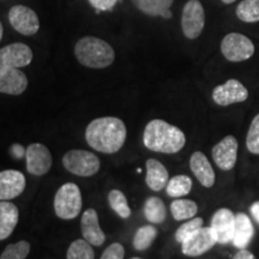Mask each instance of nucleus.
<instances>
[{
	"label": "nucleus",
	"mask_w": 259,
	"mask_h": 259,
	"mask_svg": "<svg viewBox=\"0 0 259 259\" xmlns=\"http://www.w3.org/2000/svg\"><path fill=\"white\" fill-rule=\"evenodd\" d=\"M126 136L125 122L115 116L94 119L85 130V141L89 147L103 154L118 153L125 144Z\"/></svg>",
	"instance_id": "obj_1"
},
{
	"label": "nucleus",
	"mask_w": 259,
	"mask_h": 259,
	"mask_svg": "<svg viewBox=\"0 0 259 259\" xmlns=\"http://www.w3.org/2000/svg\"><path fill=\"white\" fill-rule=\"evenodd\" d=\"M143 143L145 148L155 153L177 154L185 147L186 136L177 126L162 119H154L145 126Z\"/></svg>",
	"instance_id": "obj_2"
},
{
	"label": "nucleus",
	"mask_w": 259,
	"mask_h": 259,
	"mask_svg": "<svg viewBox=\"0 0 259 259\" xmlns=\"http://www.w3.org/2000/svg\"><path fill=\"white\" fill-rule=\"evenodd\" d=\"M74 56L83 66L89 69H106L114 63V50L108 42L95 36H85L77 41Z\"/></svg>",
	"instance_id": "obj_3"
},
{
	"label": "nucleus",
	"mask_w": 259,
	"mask_h": 259,
	"mask_svg": "<svg viewBox=\"0 0 259 259\" xmlns=\"http://www.w3.org/2000/svg\"><path fill=\"white\" fill-rule=\"evenodd\" d=\"M54 211L61 220L76 219L82 210L83 200L79 187L73 183H66L59 187L54 197Z\"/></svg>",
	"instance_id": "obj_4"
},
{
	"label": "nucleus",
	"mask_w": 259,
	"mask_h": 259,
	"mask_svg": "<svg viewBox=\"0 0 259 259\" xmlns=\"http://www.w3.org/2000/svg\"><path fill=\"white\" fill-rule=\"evenodd\" d=\"M64 168L71 174L78 177H93L95 176L101 167L100 158L95 154L83 149H72L67 151L63 157Z\"/></svg>",
	"instance_id": "obj_5"
},
{
	"label": "nucleus",
	"mask_w": 259,
	"mask_h": 259,
	"mask_svg": "<svg viewBox=\"0 0 259 259\" xmlns=\"http://www.w3.org/2000/svg\"><path fill=\"white\" fill-rule=\"evenodd\" d=\"M223 57L232 63H240L248 60L254 54V45L245 35L239 32H229L221 42Z\"/></svg>",
	"instance_id": "obj_6"
},
{
	"label": "nucleus",
	"mask_w": 259,
	"mask_h": 259,
	"mask_svg": "<svg viewBox=\"0 0 259 259\" xmlns=\"http://www.w3.org/2000/svg\"><path fill=\"white\" fill-rule=\"evenodd\" d=\"M205 25V11L199 0H189L183 9L181 28L184 35L194 40L202 34Z\"/></svg>",
	"instance_id": "obj_7"
},
{
	"label": "nucleus",
	"mask_w": 259,
	"mask_h": 259,
	"mask_svg": "<svg viewBox=\"0 0 259 259\" xmlns=\"http://www.w3.org/2000/svg\"><path fill=\"white\" fill-rule=\"evenodd\" d=\"M10 24L16 31L25 36L36 34L40 29V21L34 10L24 5H15L9 11Z\"/></svg>",
	"instance_id": "obj_8"
},
{
	"label": "nucleus",
	"mask_w": 259,
	"mask_h": 259,
	"mask_svg": "<svg viewBox=\"0 0 259 259\" xmlns=\"http://www.w3.org/2000/svg\"><path fill=\"white\" fill-rule=\"evenodd\" d=\"M25 161H27L28 173L35 177H42L50 171L53 163V157L46 145L32 143L25 150Z\"/></svg>",
	"instance_id": "obj_9"
},
{
	"label": "nucleus",
	"mask_w": 259,
	"mask_h": 259,
	"mask_svg": "<svg viewBox=\"0 0 259 259\" xmlns=\"http://www.w3.org/2000/svg\"><path fill=\"white\" fill-rule=\"evenodd\" d=\"M216 244L218 241L211 228L202 227L181 244V251L184 254L190 255V257H198L211 250Z\"/></svg>",
	"instance_id": "obj_10"
},
{
	"label": "nucleus",
	"mask_w": 259,
	"mask_h": 259,
	"mask_svg": "<svg viewBox=\"0 0 259 259\" xmlns=\"http://www.w3.org/2000/svg\"><path fill=\"white\" fill-rule=\"evenodd\" d=\"M210 228L220 245L232 242L235 231V213L227 208H221L213 213Z\"/></svg>",
	"instance_id": "obj_11"
},
{
	"label": "nucleus",
	"mask_w": 259,
	"mask_h": 259,
	"mask_svg": "<svg viewBox=\"0 0 259 259\" xmlns=\"http://www.w3.org/2000/svg\"><path fill=\"white\" fill-rule=\"evenodd\" d=\"M248 92L238 79H228L222 85H218L212 92V100L216 105L226 107L247 100Z\"/></svg>",
	"instance_id": "obj_12"
},
{
	"label": "nucleus",
	"mask_w": 259,
	"mask_h": 259,
	"mask_svg": "<svg viewBox=\"0 0 259 259\" xmlns=\"http://www.w3.org/2000/svg\"><path fill=\"white\" fill-rule=\"evenodd\" d=\"M32 57L34 54L28 45L16 42L0 50V66L21 69L30 65Z\"/></svg>",
	"instance_id": "obj_13"
},
{
	"label": "nucleus",
	"mask_w": 259,
	"mask_h": 259,
	"mask_svg": "<svg viewBox=\"0 0 259 259\" xmlns=\"http://www.w3.org/2000/svg\"><path fill=\"white\" fill-rule=\"evenodd\" d=\"M211 153L220 169L231 170L234 168L238 158V141L234 136H227L212 148Z\"/></svg>",
	"instance_id": "obj_14"
},
{
	"label": "nucleus",
	"mask_w": 259,
	"mask_h": 259,
	"mask_svg": "<svg viewBox=\"0 0 259 259\" xmlns=\"http://www.w3.org/2000/svg\"><path fill=\"white\" fill-rule=\"evenodd\" d=\"M28 88V77L15 67L0 66V93L6 95H21Z\"/></svg>",
	"instance_id": "obj_15"
},
{
	"label": "nucleus",
	"mask_w": 259,
	"mask_h": 259,
	"mask_svg": "<svg viewBox=\"0 0 259 259\" xmlns=\"http://www.w3.org/2000/svg\"><path fill=\"white\" fill-rule=\"evenodd\" d=\"M27 186L24 174L19 170L0 171V200H10L23 193Z\"/></svg>",
	"instance_id": "obj_16"
},
{
	"label": "nucleus",
	"mask_w": 259,
	"mask_h": 259,
	"mask_svg": "<svg viewBox=\"0 0 259 259\" xmlns=\"http://www.w3.org/2000/svg\"><path fill=\"white\" fill-rule=\"evenodd\" d=\"M80 229L83 238L93 246H101L105 244L106 235L100 227L99 215L95 209H87L80 219Z\"/></svg>",
	"instance_id": "obj_17"
},
{
	"label": "nucleus",
	"mask_w": 259,
	"mask_h": 259,
	"mask_svg": "<svg viewBox=\"0 0 259 259\" xmlns=\"http://www.w3.org/2000/svg\"><path fill=\"white\" fill-rule=\"evenodd\" d=\"M190 168L192 170L193 176L199 181L200 185L208 187V189L213 186L216 178L215 170H213L212 166L210 164L208 157L202 151H194L191 155Z\"/></svg>",
	"instance_id": "obj_18"
},
{
	"label": "nucleus",
	"mask_w": 259,
	"mask_h": 259,
	"mask_svg": "<svg viewBox=\"0 0 259 259\" xmlns=\"http://www.w3.org/2000/svg\"><path fill=\"white\" fill-rule=\"evenodd\" d=\"M145 167H147L145 183L149 189L155 192L166 189L168 181H169V174H168L167 168L155 158H149L145 163Z\"/></svg>",
	"instance_id": "obj_19"
},
{
	"label": "nucleus",
	"mask_w": 259,
	"mask_h": 259,
	"mask_svg": "<svg viewBox=\"0 0 259 259\" xmlns=\"http://www.w3.org/2000/svg\"><path fill=\"white\" fill-rule=\"evenodd\" d=\"M19 211L14 203L0 200V241L8 239L18 223Z\"/></svg>",
	"instance_id": "obj_20"
},
{
	"label": "nucleus",
	"mask_w": 259,
	"mask_h": 259,
	"mask_svg": "<svg viewBox=\"0 0 259 259\" xmlns=\"http://www.w3.org/2000/svg\"><path fill=\"white\" fill-rule=\"evenodd\" d=\"M254 235V228L251 219L245 212L235 215V231L232 244L238 248H245L250 244Z\"/></svg>",
	"instance_id": "obj_21"
},
{
	"label": "nucleus",
	"mask_w": 259,
	"mask_h": 259,
	"mask_svg": "<svg viewBox=\"0 0 259 259\" xmlns=\"http://www.w3.org/2000/svg\"><path fill=\"white\" fill-rule=\"evenodd\" d=\"M145 219L153 225H160L167 218V209L163 200L157 197H150L144 203Z\"/></svg>",
	"instance_id": "obj_22"
},
{
	"label": "nucleus",
	"mask_w": 259,
	"mask_h": 259,
	"mask_svg": "<svg viewBox=\"0 0 259 259\" xmlns=\"http://www.w3.org/2000/svg\"><path fill=\"white\" fill-rule=\"evenodd\" d=\"M170 212L174 220L184 221L194 218L198 212V205L194 200L177 198L170 204Z\"/></svg>",
	"instance_id": "obj_23"
},
{
	"label": "nucleus",
	"mask_w": 259,
	"mask_h": 259,
	"mask_svg": "<svg viewBox=\"0 0 259 259\" xmlns=\"http://www.w3.org/2000/svg\"><path fill=\"white\" fill-rule=\"evenodd\" d=\"M139 11L143 14L156 17L161 16L162 12L170 9L174 0H132Z\"/></svg>",
	"instance_id": "obj_24"
},
{
	"label": "nucleus",
	"mask_w": 259,
	"mask_h": 259,
	"mask_svg": "<svg viewBox=\"0 0 259 259\" xmlns=\"http://www.w3.org/2000/svg\"><path fill=\"white\" fill-rule=\"evenodd\" d=\"M192 190V180L187 176H176L168 181L166 186V192L169 197L179 198V197L187 196Z\"/></svg>",
	"instance_id": "obj_25"
},
{
	"label": "nucleus",
	"mask_w": 259,
	"mask_h": 259,
	"mask_svg": "<svg viewBox=\"0 0 259 259\" xmlns=\"http://www.w3.org/2000/svg\"><path fill=\"white\" fill-rule=\"evenodd\" d=\"M157 236V229L154 226H143L137 229L134 236V245L136 251H145L153 245V242Z\"/></svg>",
	"instance_id": "obj_26"
},
{
	"label": "nucleus",
	"mask_w": 259,
	"mask_h": 259,
	"mask_svg": "<svg viewBox=\"0 0 259 259\" xmlns=\"http://www.w3.org/2000/svg\"><path fill=\"white\" fill-rule=\"evenodd\" d=\"M236 17L245 23L259 22V0H242L236 6Z\"/></svg>",
	"instance_id": "obj_27"
},
{
	"label": "nucleus",
	"mask_w": 259,
	"mask_h": 259,
	"mask_svg": "<svg viewBox=\"0 0 259 259\" xmlns=\"http://www.w3.org/2000/svg\"><path fill=\"white\" fill-rule=\"evenodd\" d=\"M108 203L113 211L121 219H127L131 216V209H130L127 199L125 194L120 190H112L108 193Z\"/></svg>",
	"instance_id": "obj_28"
},
{
	"label": "nucleus",
	"mask_w": 259,
	"mask_h": 259,
	"mask_svg": "<svg viewBox=\"0 0 259 259\" xmlns=\"http://www.w3.org/2000/svg\"><path fill=\"white\" fill-rule=\"evenodd\" d=\"M67 259H94L95 252L93 250V245L85 239H77L70 245L66 253Z\"/></svg>",
	"instance_id": "obj_29"
},
{
	"label": "nucleus",
	"mask_w": 259,
	"mask_h": 259,
	"mask_svg": "<svg viewBox=\"0 0 259 259\" xmlns=\"http://www.w3.org/2000/svg\"><path fill=\"white\" fill-rule=\"evenodd\" d=\"M30 252V244L25 240H21L16 244H10L0 254V259H24Z\"/></svg>",
	"instance_id": "obj_30"
},
{
	"label": "nucleus",
	"mask_w": 259,
	"mask_h": 259,
	"mask_svg": "<svg viewBox=\"0 0 259 259\" xmlns=\"http://www.w3.org/2000/svg\"><path fill=\"white\" fill-rule=\"evenodd\" d=\"M203 223L204 221L202 218L190 219V221L185 222L177 229L176 240L179 242V244H183L190 235H192L194 232H197L199 228H202Z\"/></svg>",
	"instance_id": "obj_31"
},
{
	"label": "nucleus",
	"mask_w": 259,
	"mask_h": 259,
	"mask_svg": "<svg viewBox=\"0 0 259 259\" xmlns=\"http://www.w3.org/2000/svg\"><path fill=\"white\" fill-rule=\"evenodd\" d=\"M246 147L248 151L254 155H259V114L253 118L246 136Z\"/></svg>",
	"instance_id": "obj_32"
},
{
	"label": "nucleus",
	"mask_w": 259,
	"mask_h": 259,
	"mask_svg": "<svg viewBox=\"0 0 259 259\" xmlns=\"http://www.w3.org/2000/svg\"><path fill=\"white\" fill-rule=\"evenodd\" d=\"M125 257L124 246L119 242H114L106 248L101 254V259H122Z\"/></svg>",
	"instance_id": "obj_33"
},
{
	"label": "nucleus",
	"mask_w": 259,
	"mask_h": 259,
	"mask_svg": "<svg viewBox=\"0 0 259 259\" xmlns=\"http://www.w3.org/2000/svg\"><path fill=\"white\" fill-rule=\"evenodd\" d=\"M88 2L94 9H96L97 12H101L111 11V10L114 9L119 0H88Z\"/></svg>",
	"instance_id": "obj_34"
},
{
	"label": "nucleus",
	"mask_w": 259,
	"mask_h": 259,
	"mask_svg": "<svg viewBox=\"0 0 259 259\" xmlns=\"http://www.w3.org/2000/svg\"><path fill=\"white\" fill-rule=\"evenodd\" d=\"M233 258L234 259H254V254L250 251L245 250V248H240V251H239Z\"/></svg>",
	"instance_id": "obj_35"
},
{
	"label": "nucleus",
	"mask_w": 259,
	"mask_h": 259,
	"mask_svg": "<svg viewBox=\"0 0 259 259\" xmlns=\"http://www.w3.org/2000/svg\"><path fill=\"white\" fill-rule=\"evenodd\" d=\"M250 210H251L252 216H253L255 221L259 223V202H255V203L252 204Z\"/></svg>",
	"instance_id": "obj_36"
},
{
	"label": "nucleus",
	"mask_w": 259,
	"mask_h": 259,
	"mask_svg": "<svg viewBox=\"0 0 259 259\" xmlns=\"http://www.w3.org/2000/svg\"><path fill=\"white\" fill-rule=\"evenodd\" d=\"M161 17L164 18V19H170V18H171V12H170V10L168 9V10H166V11L162 12Z\"/></svg>",
	"instance_id": "obj_37"
},
{
	"label": "nucleus",
	"mask_w": 259,
	"mask_h": 259,
	"mask_svg": "<svg viewBox=\"0 0 259 259\" xmlns=\"http://www.w3.org/2000/svg\"><path fill=\"white\" fill-rule=\"evenodd\" d=\"M3 34H4V28H3L2 22H0V41H2V38H3Z\"/></svg>",
	"instance_id": "obj_38"
},
{
	"label": "nucleus",
	"mask_w": 259,
	"mask_h": 259,
	"mask_svg": "<svg viewBox=\"0 0 259 259\" xmlns=\"http://www.w3.org/2000/svg\"><path fill=\"white\" fill-rule=\"evenodd\" d=\"M223 4H233V3L236 2V0H221Z\"/></svg>",
	"instance_id": "obj_39"
}]
</instances>
